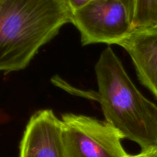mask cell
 I'll return each instance as SVG.
<instances>
[{
    "label": "cell",
    "mask_w": 157,
    "mask_h": 157,
    "mask_svg": "<svg viewBox=\"0 0 157 157\" xmlns=\"http://www.w3.org/2000/svg\"><path fill=\"white\" fill-rule=\"evenodd\" d=\"M71 17L66 0H1L0 72L25 69Z\"/></svg>",
    "instance_id": "obj_1"
},
{
    "label": "cell",
    "mask_w": 157,
    "mask_h": 157,
    "mask_svg": "<svg viewBox=\"0 0 157 157\" xmlns=\"http://www.w3.org/2000/svg\"><path fill=\"white\" fill-rule=\"evenodd\" d=\"M95 69L96 99L105 121L142 149L157 145V105L139 91L111 48L103 50Z\"/></svg>",
    "instance_id": "obj_2"
},
{
    "label": "cell",
    "mask_w": 157,
    "mask_h": 157,
    "mask_svg": "<svg viewBox=\"0 0 157 157\" xmlns=\"http://www.w3.org/2000/svg\"><path fill=\"white\" fill-rule=\"evenodd\" d=\"M62 136L66 157H128L123 136L106 121L66 113L62 117Z\"/></svg>",
    "instance_id": "obj_3"
},
{
    "label": "cell",
    "mask_w": 157,
    "mask_h": 157,
    "mask_svg": "<svg viewBox=\"0 0 157 157\" xmlns=\"http://www.w3.org/2000/svg\"><path fill=\"white\" fill-rule=\"evenodd\" d=\"M71 23L80 33L83 46L119 45L132 30L130 15L119 0H93L72 12Z\"/></svg>",
    "instance_id": "obj_4"
},
{
    "label": "cell",
    "mask_w": 157,
    "mask_h": 157,
    "mask_svg": "<svg viewBox=\"0 0 157 157\" xmlns=\"http://www.w3.org/2000/svg\"><path fill=\"white\" fill-rule=\"evenodd\" d=\"M19 157H66L62 121L52 110H39L31 116L21 140Z\"/></svg>",
    "instance_id": "obj_5"
},
{
    "label": "cell",
    "mask_w": 157,
    "mask_h": 157,
    "mask_svg": "<svg viewBox=\"0 0 157 157\" xmlns=\"http://www.w3.org/2000/svg\"><path fill=\"white\" fill-rule=\"evenodd\" d=\"M119 46L130 56L140 82L157 98V26L133 29Z\"/></svg>",
    "instance_id": "obj_6"
},
{
    "label": "cell",
    "mask_w": 157,
    "mask_h": 157,
    "mask_svg": "<svg viewBox=\"0 0 157 157\" xmlns=\"http://www.w3.org/2000/svg\"><path fill=\"white\" fill-rule=\"evenodd\" d=\"M133 29L157 26V0H134Z\"/></svg>",
    "instance_id": "obj_7"
},
{
    "label": "cell",
    "mask_w": 157,
    "mask_h": 157,
    "mask_svg": "<svg viewBox=\"0 0 157 157\" xmlns=\"http://www.w3.org/2000/svg\"><path fill=\"white\" fill-rule=\"evenodd\" d=\"M128 157H157V145L142 149L136 155H129Z\"/></svg>",
    "instance_id": "obj_8"
},
{
    "label": "cell",
    "mask_w": 157,
    "mask_h": 157,
    "mask_svg": "<svg viewBox=\"0 0 157 157\" xmlns=\"http://www.w3.org/2000/svg\"><path fill=\"white\" fill-rule=\"evenodd\" d=\"M66 1L69 4V8L71 9V11L73 12L87 5L93 0H66Z\"/></svg>",
    "instance_id": "obj_9"
},
{
    "label": "cell",
    "mask_w": 157,
    "mask_h": 157,
    "mask_svg": "<svg viewBox=\"0 0 157 157\" xmlns=\"http://www.w3.org/2000/svg\"><path fill=\"white\" fill-rule=\"evenodd\" d=\"M121 2L127 9L129 15H130L131 20L132 19V13H133V7H134V0H119Z\"/></svg>",
    "instance_id": "obj_10"
},
{
    "label": "cell",
    "mask_w": 157,
    "mask_h": 157,
    "mask_svg": "<svg viewBox=\"0 0 157 157\" xmlns=\"http://www.w3.org/2000/svg\"><path fill=\"white\" fill-rule=\"evenodd\" d=\"M0 2H1V0H0Z\"/></svg>",
    "instance_id": "obj_11"
}]
</instances>
